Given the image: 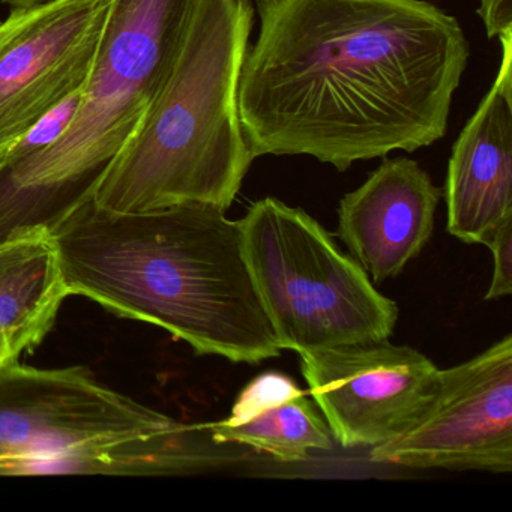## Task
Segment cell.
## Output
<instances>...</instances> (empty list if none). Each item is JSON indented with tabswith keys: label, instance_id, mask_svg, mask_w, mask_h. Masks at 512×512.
Listing matches in <instances>:
<instances>
[{
	"label": "cell",
	"instance_id": "obj_1",
	"mask_svg": "<svg viewBox=\"0 0 512 512\" xmlns=\"http://www.w3.org/2000/svg\"><path fill=\"white\" fill-rule=\"evenodd\" d=\"M259 37L238 82L254 160L356 161L442 139L470 49L428 0H254Z\"/></svg>",
	"mask_w": 512,
	"mask_h": 512
},
{
	"label": "cell",
	"instance_id": "obj_19",
	"mask_svg": "<svg viewBox=\"0 0 512 512\" xmlns=\"http://www.w3.org/2000/svg\"><path fill=\"white\" fill-rule=\"evenodd\" d=\"M242 4L248 5V7H254V0H241Z\"/></svg>",
	"mask_w": 512,
	"mask_h": 512
},
{
	"label": "cell",
	"instance_id": "obj_16",
	"mask_svg": "<svg viewBox=\"0 0 512 512\" xmlns=\"http://www.w3.org/2000/svg\"><path fill=\"white\" fill-rule=\"evenodd\" d=\"M487 247L493 251L494 269L485 299L493 301L512 293V220L496 230Z\"/></svg>",
	"mask_w": 512,
	"mask_h": 512
},
{
	"label": "cell",
	"instance_id": "obj_4",
	"mask_svg": "<svg viewBox=\"0 0 512 512\" xmlns=\"http://www.w3.org/2000/svg\"><path fill=\"white\" fill-rule=\"evenodd\" d=\"M197 0H112L70 127L49 148L0 163V247L52 233L94 199L166 85Z\"/></svg>",
	"mask_w": 512,
	"mask_h": 512
},
{
	"label": "cell",
	"instance_id": "obj_11",
	"mask_svg": "<svg viewBox=\"0 0 512 512\" xmlns=\"http://www.w3.org/2000/svg\"><path fill=\"white\" fill-rule=\"evenodd\" d=\"M442 191L410 158L385 160L341 199L337 235L373 283L395 278L434 230Z\"/></svg>",
	"mask_w": 512,
	"mask_h": 512
},
{
	"label": "cell",
	"instance_id": "obj_13",
	"mask_svg": "<svg viewBox=\"0 0 512 512\" xmlns=\"http://www.w3.org/2000/svg\"><path fill=\"white\" fill-rule=\"evenodd\" d=\"M232 446L217 442L209 424L175 421L155 433L65 452L44 461L35 473L202 475L238 463L242 455Z\"/></svg>",
	"mask_w": 512,
	"mask_h": 512
},
{
	"label": "cell",
	"instance_id": "obj_5",
	"mask_svg": "<svg viewBox=\"0 0 512 512\" xmlns=\"http://www.w3.org/2000/svg\"><path fill=\"white\" fill-rule=\"evenodd\" d=\"M239 226L281 350L301 355L394 334L397 304L304 209L266 197L250 206Z\"/></svg>",
	"mask_w": 512,
	"mask_h": 512
},
{
	"label": "cell",
	"instance_id": "obj_8",
	"mask_svg": "<svg viewBox=\"0 0 512 512\" xmlns=\"http://www.w3.org/2000/svg\"><path fill=\"white\" fill-rule=\"evenodd\" d=\"M112 0H50L13 8L0 23V163L68 98L82 91Z\"/></svg>",
	"mask_w": 512,
	"mask_h": 512
},
{
	"label": "cell",
	"instance_id": "obj_6",
	"mask_svg": "<svg viewBox=\"0 0 512 512\" xmlns=\"http://www.w3.org/2000/svg\"><path fill=\"white\" fill-rule=\"evenodd\" d=\"M175 419L101 385L88 368H0V473L164 430Z\"/></svg>",
	"mask_w": 512,
	"mask_h": 512
},
{
	"label": "cell",
	"instance_id": "obj_2",
	"mask_svg": "<svg viewBox=\"0 0 512 512\" xmlns=\"http://www.w3.org/2000/svg\"><path fill=\"white\" fill-rule=\"evenodd\" d=\"M68 295L151 323L197 353L260 364L281 347L239 221L202 203L110 212L94 199L50 236Z\"/></svg>",
	"mask_w": 512,
	"mask_h": 512
},
{
	"label": "cell",
	"instance_id": "obj_3",
	"mask_svg": "<svg viewBox=\"0 0 512 512\" xmlns=\"http://www.w3.org/2000/svg\"><path fill=\"white\" fill-rule=\"evenodd\" d=\"M254 7L197 0L172 73L94 196L110 212L182 203L227 211L254 158L238 113V82Z\"/></svg>",
	"mask_w": 512,
	"mask_h": 512
},
{
	"label": "cell",
	"instance_id": "obj_7",
	"mask_svg": "<svg viewBox=\"0 0 512 512\" xmlns=\"http://www.w3.org/2000/svg\"><path fill=\"white\" fill-rule=\"evenodd\" d=\"M376 464L410 469L512 472V335L475 358L439 370L424 412L370 449Z\"/></svg>",
	"mask_w": 512,
	"mask_h": 512
},
{
	"label": "cell",
	"instance_id": "obj_18",
	"mask_svg": "<svg viewBox=\"0 0 512 512\" xmlns=\"http://www.w3.org/2000/svg\"><path fill=\"white\" fill-rule=\"evenodd\" d=\"M2 4L10 5L11 8L31 7V5L44 4L50 0H0Z\"/></svg>",
	"mask_w": 512,
	"mask_h": 512
},
{
	"label": "cell",
	"instance_id": "obj_10",
	"mask_svg": "<svg viewBox=\"0 0 512 512\" xmlns=\"http://www.w3.org/2000/svg\"><path fill=\"white\" fill-rule=\"evenodd\" d=\"M499 40V73L455 142L446 175V230L466 244L487 245L512 220V34Z\"/></svg>",
	"mask_w": 512,
	"mask_h": 512
},
{
	"label": "cell",
	"instance_id": "obj_9",
	"mask_svg": "<svg viewBox=\"0 0 512 512\" xmlns=\"http://www.w3.org/2000/svg\"><path fill=\"white\" fill-rule=\"evenodd\" d=\"M308 392L343 448H374L403 433L427 407L439 370L389 340L301 353Z\"/></svg>",
	"mask_w": 512,
	"mask_h": 512
},
{
	"label": "cell",
	"instance_id": "obj_12",
	"mask_svg": "<svg viewBox=\"0 0 512 512\" xmlns=\"http://www.w3.org/2000/svg\"><path fill=\"white\" fill-rule=\"evenodd\" d=\"M220 443L247 446L284 463H299L311 452L329 451L335 440L319 407L283 373L254 377L236 397L230 415L209 422Z\"/></svg>",
	"mask_w": 512,
	"mask_h": 512
},
{
	"label": "cell",
	"instance_id": "obj_15",
	"mask_svg": "<svg viewBox=\"0 0 512 512\" xmlns=\"http://www.w3.org/2000/svg\"><path fill=\"white\" fill-rule=\"evenodd\" d=\"M82 92V91H80ZM80 92L74 94L73 97L68 98L67 101L56 107L52 113L44 116L13 149L8 158H22L28 155L37 154L43 149L49 148L50 145L56 142L62 134L70 127L71 119L74 118L77 106H79Z\"/></svg>",
	"mask_w": 512,
	"mask_h": 512
},
{
	"label": "cell",
	"instance_id": "obj_17",
	"mask_svg": "<svg viewBox=\"0 0 512 512\" xmlns=\"http://www.w3.org/2000/svg\"><path fill=\"white\" fill-rule=\"evenodd\" d=\"M488 40L512 34V0H481L478 10Z\"/></svg>",
	"mask_w": 512,
	"mask_h": 512
},
{
	"label": "cell",
	"instance_id": "obj_14",
	"mask_svg": "<svg viewBox=\"0 0 512 512\" xmlns=\"http://www.w3.org/2000/svg\"><path fill=\"white\" fill-rule=\"evenodd\" d=\"M67 296L49 238L0 247V368L44 340Z\"/></svg>",
	"mask_w": 512,
	"mask_h": 512
}]
</instances>
